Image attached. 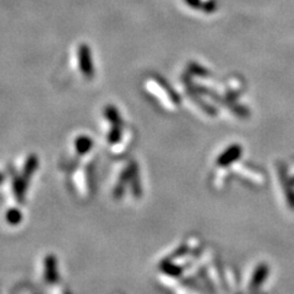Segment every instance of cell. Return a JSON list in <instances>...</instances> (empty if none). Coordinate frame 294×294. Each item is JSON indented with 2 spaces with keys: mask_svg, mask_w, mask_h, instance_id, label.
Masks as SVG:
<instances>
[{
  "mask_svg": "<svg viewBox=\"0 0 294 294\" xmlns=\"http://www.w3.org/2000/svg\"><path fill=\"white\" fill-rule=\"evenodd\" d=\"M81 58L84 59V64H82V70L85 73H91V62H90V52L87 51V47L82 46L81 48Z\"/></svg>",
  "mask_w": 294,
  "mask_h": 294,
  "instance_id": "obj_1",
  "label": "cell"
}]
</instances>
